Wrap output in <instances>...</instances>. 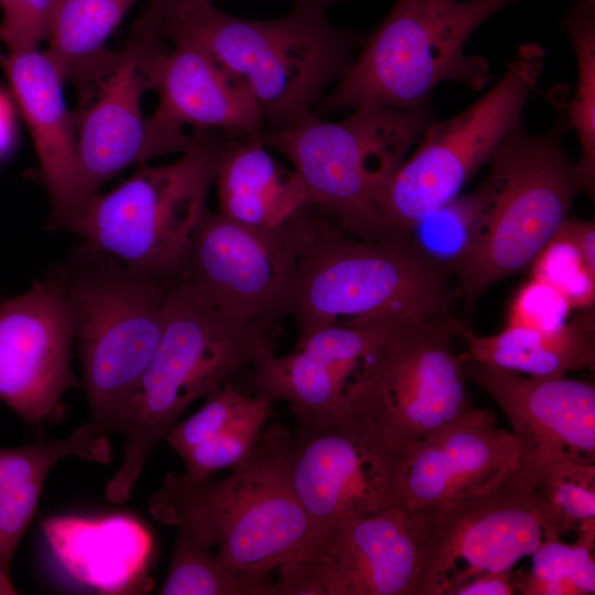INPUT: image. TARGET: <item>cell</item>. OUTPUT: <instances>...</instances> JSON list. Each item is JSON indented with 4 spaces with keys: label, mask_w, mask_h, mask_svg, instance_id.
<instances>
[{
    "label": "cell",
    "mask_w": 595,
    "mask_h": 595,
    "mask_svg": "<svg viewBox=\"0 0 595 595\" xmlns=\"http://www.w3.org/2000/svg\"><path fill=\"white\" fill-rule=\"evenodd\" d=\"M325 10L294 0L281 18L250 20L196 1L136 20L130 35L201 47L248 89L262 111L266 131H277L312 112L366 39L359 30L332 23Z\"/></svg>",
    "instance_id": "obj_1"
},
{
    "label": "cell",
    "mask_w": 595,
    "mask_h": 595,
    "mask_svg": "<svg viewBox=\"0 0 595 595\" xmlns=\"http://www.w3.org/2000/svg\"><path fill=\"white\" fill-rule=\"evenodd\" d=\"M270 327L232 317L202 299L187 280L167 292L161 336L111 431L125 439L122 463L106 485L111 502L127 501L152 448L195 400L273 353Z\"/></svg>",
    "instance_id": "obj_2"
},
{
    "label": "cell",
    "mask_w": 595,
    "mask_h": 595,
    "mask_svg": "<svg viewBox=\"0 0 595 595\" xmlns=\"http://www.w3.org/2000/svg\"><path fill=\"white\" fill-rule=\"evenodd\" d=\"M454 292L447 272L409 236L364 240L317 209L286 300L298 336L329 325H371L450 318Z\"/></svg>",
    "instance_id": "obj_3"
},
{
    "label": "cell",
    "mask_w": 595,
    "mask_h": 595,
    "mask_svg": "<svg viewBox=\"0 0 595 595\" xmlns=\"http://www.w3.org/2000/svg\"><path fill=\"white\" fill-rule=\"evenodd\" d=\"M290 435L279 423L268 425L251 453L223 478L167 474L149 500L151 516L216 547L231 567L267 575L312 534L286 475Z\"/></svg>",
    "instance_id": "obj_4"
},
{
    "label": "cell",
    "mask_w": 595,
    "mask_h": 595,
    "mask_svg": "<svg viewBox=\"0 0 595 595\" xmlns=\"http://www.w3.org/2000/svg\"><path fill=\"white\" fill-rule=\"evenodd\" d=\"M515 0H397L366 36L335 88L316 102L329 113L375 104L422 109L443 82L480 90L491 78L482 56L465 44L489 17Z\"/></svg>",
    "instance_id": "obj_5"
},
{
    "label": "cell",
    "mask_w": 595,
    "mask_h": 595,
    "mask_svg": "<svg viewBox=\"0 0 595 595\" xmlns=\"http://www.w3.org/2000/svg\"><path fill=\"white\" fill-rule=\"evenodd\" d=\"M340 121L313 112L261 141L283 154L303 181L309 202L344 232L377 240L391 236L380 208L382 188L432 123L426 108L365 104Z\"/></svg>",
    "instance_id": "obj_6"
},
{
    "label": "cell",
    "mask_w": 595,
    "mask_h": 595,
    "mask_svg": "<svg viewBox=\"0 0 595 595\" xmlns=\"http://www.w3.org/2000/svg\"><path fill=\"white\" fill-rule=\"evenodd\" d=\"M50 274L71 309L90 422L110 432L155 351L175 282L136 271L86 245Z\"/></svg>",
    "instance_id": "obj_7"
},
{
    "label": "cell",
    "mask_w": 595,
    "mask_h": 595,
    "mask_svg": "<svg viewBox=\"0 0 595 595\" xmlns=\"http://www.w3.org/2000/svg\"><path fill=\"white\" fill-rule=\"evenodd\" d=\"M566 128L564 110L543 134L521 125L490 159L482 183L488 203L484 234L456 269L468 306L494 283L529 269L569 218L582 190L562 144Z\"/></svg>",
    "instance_id": "obj_8"
},
{
    "label": "cell",
    "mask_w": 595,
    "mask_h": 595,
    "mask_svg": "<svg viewBox=\"0 0 595 595\" xmlns=\"http://www.w3.org/2000/svg\"><path fill=\"white\" fill-rule=\"evenodd\" d=\"M221 139L203 137L176 161L141 166L111 192L96 193L68 230L136 271L165 282L184 279Z\"/></svg>",
    "instance_id": "obj_9"
},
{
    "label": "cell",
    "mask_w": 595,
    "mask_h": 595,
    "mask_svg": "<svg viewBox=\"0 0 595 595\" xmlns=\"http://www.w3.org/2000/svg\"><path fill=\"white\" fill-rule=\"evenodd\" d=\"M544 55L539 44H522L485 95L457 116L425 129L414 153L390 175L380 195L391 236L407 237L422 218L455 198L522 125Z\"/></svg>",
    "instance_id": "obj_10"
},
{
    "label": "cell",
    "mask_w": 595,
    "mask_h": 595,
    "mask_svg": "<svg viewBox=\"0 0 595 595\" xmlns=\"http://www.w3.org/2000/svg\"><path fill=\"white\" fill-rule=\"evenodd\" d=\"M451 318L396 322L351 387L353 412L398 457L473 407Z\"/></svg>",
    "instance_id": "obj_11"
},
{
    "label": "cell",
    "mask_w": 595,
    "mask_h": 595,
    "mask_svg": "<svg viewBox=\"0 0 595 595\" xmlns=\"http://www.w3.org/2000/svg\"><path fill=\"white\" fill-rule=\"evenodd\" d=\"M306 204L274 228H256L204 208L193 232L185 279L206 302L270 327L285 315L288 291L313 229Z\"/></svg>",
    "instance_id": "obj_12"
},
{
    "label": "cell",
    "mask_w": 595,
    "mask_h": 595,
    "mask_svg": "<svg viewBox=\"0 0 595 595\" xmlns=\"http://www.w3.org/2000/svg\"><path fill=\"white\" fill-rule=\"evenodd\" d=\"M423 523L402 505L337 521L279 566L274 595H420Z\"/></svg>",
    "instance_id": "obj_13"
},
{
    "label": "cell",
    "mask_w": 595,
    "mask_h": 595,
    "mask_svg": "<svg viewBox=\"0 0 595 595\" xmlns=\"http://www.w3.org/2000/svg\"><path fill=\"white\" fill-rule=\"evenodd\" d=\"M285 467L309 517L311 537L345 518L400 505L399 457L355 413L340 420H299Z\"/></svg>",
    "instance_id": "obj_14"
},
{
    "label": "cell",
    "mask_w": 595,
    "mask_h": 595,
    "mask_svg": "<svg viewBox=\"0 0 595 595\" xmlns=\"http://www.w3.org/2000/svg\"><path fill=\"white\" fill-rule=\"evenodd\" d=\"M423 516L420 595H453L475 576L511 571L544 540L534 489L518 469L485 493Z\"/></svg>",
    "instance_id": "obj_15"
},
{
    "label": "cell",
    "mask_w": 595,
    "mask_h": 595,
    "mask_svg": "<svg viewBox=\"0 0 595 595\" xmlns=\"http://www.w3.org/2000/svg\"><path fill=\"white\" fill-rule=\"evenodd\" d=\"M139 46L150 90L159 105L147 118L151 159L185 153L197 136H260L262 111L246 87L228 76L201 47L130 36Z\"/></svg>",
    "instance_id": "obj_16"
},
{
    "label": "cell",
    "mask_w": 595,
    "mask_h": 595,
    "mask_svg": "<svg viewBox=\"0 0 595 595\" xmlns=\"http://www.w3.org/2000/svg\"><path fill=\"white\" fill-rule=\"evenodd\" d=\"M466 357V356H465ZM465 376L505 412L519 448V473L536 488L561 461L595 462V386L565 377H522L466 358Z\"/></svg>",
    "instance_id": "obj_17"
},
{
    "label": "cell",
    "mask_w": 595,
    "mask_h": 595,
    "mask_svg": "<svg viewBox=\"0 0 595 595\" xmlns=\"http://www.w3.org/2000/svg\"><path fill=\"white\" fill-rule=\"evenodd\" d=\"M74 340L68 302L50 273L0 303V400L25 422L41 424L80 386L71 367Z\"/></svg>",
    "instance_id": "obj_18"
},
{
    "label": "cell",
    "mask_w": 595,
    "mask_h": 595,
    "mask_svg": "<svg viewBox=\"0 0 595 595\" xmlns=\"http://www.w3.org/2000/svg\"><path fill=\"white\" fill-rule=\"evenodd\" d=\"M518 468L512 433L493 411L472 407L399 457L400 505L433 512L496 487Z\"/></svg>",
    "instance_id": "obj_19"
},
{
    "label": "cell",
    "mask_w": 595,
    "mask_h": 595,
    "mask_svg": "<svg viewBox=\"0 0 595 595\" xmlns=\"http://www.w3.org/2000/svg\"><path fill=\"white\" fill-rule=\"evenodd\" d=\"M396 322L310 331L289 354L272 353L251 366L248 385L272 403L288 401L298 420L348 418L351 387Z\"/></svg>",
    "instance_id": "obj_20"
},
{
    "label": "cell",
    "mask_w": 595,
    "mask_h": 595,
    "mask_svg": "<svg viewBox=\"0 0 595 595\" xmlns=\"http://www.w3.org/2000/svg\"><path fill=\"white\" fill-rule=\"evenodd\" d=\"M1 67L31 132L52 205L50 227L68 230L90 197L79 176L76 116L64 98L65 82L39 48L7 52Z\"/></svg>",
    "instance_id": "obj_21"
},
{
    "label": "cell",
    "mask_w": 595,
    "mask_h": 595,
    "mask_svg": "<svg viewBox=\"0 0 595 595\" xmlns=\"http://www.w3.org/2000/svg\"><path fill=\"white\" fill-rule=\"evenodd\" d=\"M147 90L139 46L129 39L75 115L78 170L88 197L127 166L151 159L141 109Z\"/></svg>",
    "instance_id": "obj_22"
},
{
    "label": "cell",
    "mask_w": 595,
    "mask_h": 595,
    "mask_svg": "<svg viewBox=\"0 0 595 595\" xmlns=\"http://www.w3.org/2000/svg\"><path fill=\"white\" fill-rule=\"evenodd\" d=\"M220 214L256 228H274L309 204L306 187L260 136L223 138L214 169Z\"/></svg>",
    "instance_id": "obj_23"
},
{
    "label": "cell",
    "mask_w": 595,
    "mask_h": 595,
    "mask_svg": "<svg viewBox=\"0 0 595 595\" xmlns=\"http://www.w3.org/2000/svg\"><path fill=\"white\" fill-rule=\"evenodd\" d=\"M108 434L89 422L61 441L0 446V576L11 577L15 550L36 512L51 469L67 457L108 463Z\"/></svg>",
    "instance_id": "obj_24"
},
{
    "label": "cell",
    "mask_w": 595,
    "mask_h": 595,
    "mask_svg": "<svg viewBox=\"0 0 595 595\" xmlns=\"http://www.w3.org/2000/svg\"><path fill=\"white\" fill-rule=\"evenodd\" d=\"M594 307L552 331L506 325L482 336L451 318L454 334L467 344L466 358L530 377L558 378L595 368Z\"/></svg>",
    "instance_id": "obj_25"
},
{
    "label": "cell",
    "mask_w": 595,
    "mask_h": 595,
    "mask_svg": "<svg viewBox=\"0 0 595 595\" xmlns=\"http://www.w3.org/2000/svg\"><path fill=\"white\" fill-rule=\"evenodd\" d=\"M43 528L64 566L90 586L101 587V554L111 593L129 589L144 573L152 541L134 519L56 517L46 519Z\"/></svg>",
    "instance_id": "obj_26"
},
{
    "label": "cell",
    "mask_w": 595,
    "mask_h": 595,
    "mask_svg": "<svg viewBox=\"0 0 595 595\" xmlns=\"http://www.w3.org/2000/svg\"><path fill=\"white\" fill-rule=\"evenodd\" d=\"M139 1L54 0L45 53L64 82L75 86L79 106L115 63L119 50L107 41Z\"/></svg>",
    "instance_id": "obj_27"
},
{
    "label": "cell",
    "mask_w": 595,
    "mask_h": 595,
    "mask_svg": "<svg viewBox=\"0 0 595 595\" xmlns=\"http://www.w3.org/2000/svg\"><path fill=\"white\" fill-rule=\"evenodd\" d=\"M577 63V83L564 108L567 125L580 143L576 173L581 190L593 195L595 185V9L587 0H576L562 19Z\"/></svg>",
    "instance_id": "obj_28"
},
{
    "label": "cell",
    "mask_w": 595,
    "mask_h": 595,
    "mask_svg": "<svg viewBox=\"0 0 595 595\" xmlns=\"http://www.w3.org/2000/svg\"><path fill=\"white\" fill-rule=\"evenodd\" d=\"M176 529L171 564L159 594L274 595V584L267 575L231 567L186 528Z\"/></svg>",
    "instance_id": "obj_29"
},
{
    "label": "cell",
    "mask_w": 595,
    "mask_h": 595,
    "mask_svg": "<svg viewBox=\"0 0 595 595\" xmlns=\"http://www.w3.org/2000/svg\"><path fill=\"white\" fill-rule=\"evenodd\" d=\"M487 210L486 193L480 185L426 215L408 236L436 266L446 272L456 271L480 240Z\"/></svg>",
    "instance_id": "obj_30"
},
{
    "label": "cell",
    "mask_w": 595,
    "mask_h": 595,
    "mask_svg": "<svg viewBox=\"0 0 595 595\" xmlns=\"http://www.w3.org/2000/svg\"><path fill=\"white\" fill-rule=\"evenodd\" d=\"M544 540H558L595 521V465L561 461L550 465L534 488Z\"/></svg>",
    "instance_id": "obj_31"
},
{
    "label": "cell",
    "mask_w": 595,
    "mask_h": 595,
    "mask_svg": "<svg viewBox=\"0 0 595 595\" xmlns=\"http://www.w3.org/2000/svg\"><path fill=\"white\" fill-rule=\"evenodd\" d=\"M255 396L251 408L230 428L216 437L180 455L186 474L206 478L215 472L240 464L255 447L264 424L272 414V402Z\"/></svg>",
    "instance_id": "obj_32"
},
{
    "label": "cell",
    "mask_w": 595,
    "mask_h": 595,
    "mask_svg": "<svg viewBox=\"0 0 595 595\" xmlns=\"http://www.w3.org/2000/svg\"><path fill=\"white\" fill-rule=\"evenodd\" d=\"M531 278L560 292L574 310H588L595 302V273L586 266L563 224L529 267Z\"/></svg>",
    "instance_id": "obj_33"
},
{
    "label": "cell",
    "mask_w": 595,
    "mask_h": 595,
    "mask_svg": "<svg viewBox=\"0 0 595 595\" xmlns=\"http://www.w3.org/2000/svg\"><path fill=\"white\" fill-rule=\"evenodd\" d=\"M253 401L255 396L247 397L226 381L206 396L198 411L173 424L163 440L181 455L226 431L251 408Z\"/></svg>",
    "instance_id": "obj_34"
},
{
    "label": "cell",
    "mask_w": 595,
    "mask_h": 595,
    "mask_svg": "<svg viewBox=\"0 0 595 595\" xmlns=\"http://www.w3.org/2000/svg\"><path fill=\"white\" fill-rule=\"evenodd\" d=\"M532 555L531 571L511 574L516 591L523 595H581L572 575L576 551L574 543L543 540Z\"/></svg>",
    "instance_id": "obj_35"
},
{
    "label": "cell",
    "mask_w": 595,
    "mask_h": 595,
    "mask_svg": "<svg viewBox=\"0 0 595 595\" xmlns=\"http://www.w3.org/2000/svg\"><path fill=\"white\" fill-rule=\"evenodd\" d=\"M572 311L571 304L560 292L530 278L511 300L507 325L552 331L563 326Z\"/></svg>",
    "instance_id": "obj_36"
},
{
    "label": "cell",
    "mask_w": 595,
    "mask_h": 595,
    "mask_svg": "<svg viewBox=\"0 0 595 595\" xmlns=\"http://www.w3.org/2000/svg\"><path fill=\"white\" fill-rule=\"evenodd\" d=\"M54 0H0V41L8 52L39 48L46 41Z\"/></svg>",
    "instance_id": "obj_37"
},
{
    "label": "cell",
    "mask_w": 595,
    "mask_h": 595,
    "mask_svg": "<svg viewBox=\"0 0 595 595\" xmlns=\"http://www.w3.org/2000/svg\"><path fill=\"white\" fill-rule=\"evenodd\" d=\"M512 571L486 573L473 577L459 586L453 595H512L516 588Z\"/></svg>",
    "instance_id": "obj_38"
},
{
    "label": "cell",
    "mask_w": 595,
    "mask_h": 595,
    "mask_svg": "<svg viewBox=\"0 0 595 595\" xmlns=\"http://www.w3.org/2000/svg\"><path fill=\"white\" fill-rule=\"evenodd\" d=\"M564 228L574 240L586 266L595 273V225L594 220L567 218Z\"/></svg>",
    "instance_id": "obj_39"
},
{
    "label": "cell",
    "mask_w": 595,
    "mask_h": 595,
    "mask_svg": "<svg viewBox=\"0 0 595 595\" xmlns=\"http://www.w3.org/2000/svg\"><path fill=\"white\" fill-rule=\"evenodd\" d=\"M196 1L213 2L214 0H147V4L138 19L140 20L150 19L173 7H177V6L190 3V2H196ZM295 1H300V2H304V3H309V4L327 9L328 7L338 3L340 0H295Z\"/></svg>",
    "instance_id": "obj_40"
},
{
    "label": "cell",
    "mask_w": 595,
    "mask_h": 595,
    "mask_svg": "<svg viewBox=\"0 0 595 595\" xmlns=\"http://www.w3.org/2000/svg\"><path fill=\"white\" fill-rule=\"evenodd\" d=\"M13 139V109L8 97L0 90V159L11 149Z\"/></svg>",
    "instance_id": "obj_41"
},
{
    "label": "cell",
    "mask_w": 595,
    "mask_h": 595,
    "mask_svg": "<svg viewBox=\"0 0 595 595\" xmlns=\"http://www.w3.org/2000/svg\"><path fill=\"white\" fill-rule=\"evenodd\" d=\"M3 58H4V54L0 53V66L2 64Z\"/></svg>",
    "instance_id": "obj_42"
},
{
    "label": "cell",
    "mask_w": 595,
    "mask_h": 595,
    "mask_svg": "<svg viewBox=\"0 0 595 595\" xmlns=\"http://www.w3.org/2000/svg\"><path fill=\"white\" fill-rule=\"evenodd\" d=\"M587 1H588V2H592V3H594V2H595V0H587Z\"/></svg>",
    "instance_id": "obj_43"
}]
</instances>
